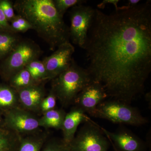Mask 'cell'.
<instances>
[{"label":"cell","mask_w":151,"mask_h":151,"mask_svg":"<svg viewBox=\"0 0 151 151\" xmlns=\"http://www.w3.org/2000/svg\"><path fill=\"white\" fill-rule=\"evenodd\" d=\"M84 49L92 81L108 97L130 104L144 93L151 72V4L95 9Z\"/></svg>","instance_id":"cell-1"},{"label":"cell","mask_w":151,"mask_h":151,"mask_svg":"<svg viewBox=\"0 0 151 151\" xmlns=\"http://www.w3.org/2000/svg\"><path fill=\"white\" fill-rule=\"evenodd\" d=\"M13 5L18 14L29 23L50 50L69 42V27L57 12L52 0H18Z\"/></svg>","instance_id":"cell-2"},{"label":"cell","mask_w":151,"mask_h":151,"mask_svg":"<svg viewBox=\"0 0 151 151\" xmlns=\"http://www.w3.org/2000/svg\"><path fill=\"white\" fill-rule=\"evenodd\" d=\"M52 80L51 90L65 107L74 103L78 94L92 81L86 68L79 66L73 59L67 70Z\"/></svg>","instance_id":"cell-3"},{"label":"cell","mask_w":151,"mask_h":151,"mask_svg":"<svg viewBox=\"0 0 151 151\" xmlns=\"http://www.w3.org/2000/svg\"><path fill=\"white\" fill-rule=\"evenodd\" d=\"M92 117L106 119L116 124L134 126H142L148 122L137 108L112 99L100 103Z\"/></svg>","instance_id":"cell-4"},{"label":"cell","mask_w":151,"mask_h":151,"mask_svg":"<svg viewBox=\"0 0 151 151\" xmlns=\"http://www.w3.org/2000/svg\"><path fill=\"white\" fill-rule=\"evenodd\" d=\"M40 47L31 40H21L0 64V72L7 80L10 78L41 54Z\"/></svg>","instance_id":"cell-5"},{"label":"cell","mask_w":151,"mask_h":151,"mask_svg":"<svg viewBox=\"0 0 151 151\" xmlns=\"http://www.w3.org/2000/svg\"><path fill=\"white\" fill-rule=\"evenodd\" d=\"M68 145L71 151H108L109 141L100 126L89 119Z\"/></svg>","instance_id":"cell-6"},{"label":"cell","mask_w":151,"mask_h":151,"mask_svg":"<svg viewBox=\"0 0 151 151\" xmlns=\"http://www.w3.org/2000/svg\"><path fill=\"white\" fill-rule=\"evenodd\" d=\"M95 9L89 6L78 5L70 12V39L72 42L84 49L87 35L93 22Z\"/></svg>","instance_id":"cell-7"},{"label":"cell","mask_w":151,"mask_h":151,"mask_svg":"<svg viewBox=\"0 0 151 151\" xmlns=\"http://www.w3.org/2000/svg\"><path fill=\"white\" fill-rule=\"evenodd\" d=\"M4 124L8 129L20 136L35 134L40 127L39 119L19 106L6 111Z\"/></svg>","instance_id":"cell-8"},{"label":"cell","mask_w":151,"mask_h":151,"mask_svg":"<svg viewBox=\"0 0 151 151\" xmlns=\"http://www.w3.org/2000/svg\"><path fill=\"white\" fill-rule=\"evenodd\" d=\"M75 52L74 46L68 42L60 45L50 56L42 60L46 68L47 78L52 80L69 68Z\"/></svg>","instance_id":"cell-9"},{"label":"cell","mask_w":151,"mask_h":151,"mask_svg":"<svg viewBox=\"0 0 151 151\" xmlns=\"http://www.w3.org/2000/svg\"><path fill=\"white\" fill-rule=\"evenodd\" d=\"M109 142L116 151H145L146 144L130 130L121 127L115 132H110L100 127Z\"/></svg>","instance_id":"cell-10"},{"label":"cell","mask_w":151,"mask_h":151,"mask_svg":"<svg viewBox=\"0 0 151 151\" xmlns=\"http://www.w3.org/2000/svg\"><path fill=\"white\" fill-rule=\"evenodd\" d=\"M108 97L101 84L92 81L78 94L73 103L92 116L97 106Z\"/></svg>","instance_id":"cell-11"},{"label":"cell","mask_w":151,"mask_h":151,"mask_svg":"<svg viewBox=\"0 0 151 151\" xmlns=\"http://www.w3.org/2000/svg\"><path fill=\"white\" fill-rule=\"evenodd\" d=\"M38 83L17 91L19 103L25 110L29 111H40L42 101L45 97L44 86Z\"/></svg>","instance_id":"cell-12"},{"label":"cell","mask_w":151,"mask_h":151,"mask_svg":"<svg viewBox=\"0 0 151 151\" xmlns=\"http://www.w3.org/2000/svg\"><path fill=\"white\" fill-rule=\"evenodd\" d=\"M89 119L86 113L77 106H75L70 112L66 113L61 129L63 142L69 145L75 137L79 125Z\"/></svg>","instance_id":"cell-13"},{"label":"cell","mask_w":151,"mask_h":151,"mask_svg":"<svg viewBox=\"0 0 151 151\" xmlns=\"http://www.w3.org/2000/svg\"><path fill=\"white\" fill-rule=\"evenodd\" d=\"M66 114L62 109H54L45 112L39 119L40 127L61 130Z\"/></svg>","instance_id":"cell-14"},{"label":"cell","mask_w":151,"mask_h":151,"mask_svg":"<svg viewBox=\"0 0 151 151\" xmlns=\"http://www.w3.org/2000/svg\"><path fill=\"white\" fill-rule=\"evenodd\" d=\"M46 140L45 135L35 134L21 137L16 151H41Z\"/></svg>","instance_id":"cell-15"},{"label":"cell","mask_w":151,"mask_h":151,"mask_svg":"<svg viewBox=\"0 0 151 151\" xmlns=\"http://www.w3.org/2000/svg\"><path fill=\"white\" fill-rule=\"evenodd\" d=\"M17 93L10 86L0 85V108L6 111L17 107Z\"/></svg>","instance_id":"cell-16"},{"label":"cell","mask_w":151,"mask_h":151,"mask_svg":"<svg viewBox=\"0 0 151 151\" xmlns=\"http://www.w3.org/2000/svg\"><path fill=\"white\" fill-rule=\"evenodd\" d=\"M20 41L16 33L0 32V60L7 56Z\"/></svg>","instance_id":"cell-17"},{"label":"cell","mask_w":151,"mask_h":151,"mask_svg":"<svg viewBox=\"0 0 151 151\" xmlns=\"http://www.w3.org/2000/svg\"><path fill=\"white\" fill-rule=\"evenodd\" d=\"M9 81V86L16 91L34 84L42 83L35 81L25 68L20 70L12 76Z\"/></svg>","instance_id":"cell-18"},{"label":"cell","mask_w":151,"mask_h":151,"mask_svg":"<svg viewBox=\"0 0 151 151\" xmlns=\"http://www.w3.org/2000/svg\"><path fill=\"white\" fill-rule=\"evenodd\" d=\"M25 68L37 82H43L48 80L46 68L42 61L35 60L29 62Z\"/></svg>","instance_id":"cell-19"},{"label":"cell","mask_w":151,"mask_h":151,"mask_svg":"<svg viewBox=\"0 0 151 151\" xmlns=\"http://www.w3.org/2000/svg\"><path fill=\"white\" fill-rule=\"evenodd\" d=\"M57 12L63 17L68 9L78 5L83 4L86 1L83 0H52Z\"/></svg>","instance_id":"cell-20"},{"label":"cell","mask_w":151,"mask_h":151,"mask_svg":"<svg viewBox=\"0 0 151 151\" xmlns=\"http://www.w3.org/2000/svg\"><path fill=\"white\" fill-rule=\"evenodd\" d=\"M9 23L11 27L15 33L24 32L28 30L32 29V27L29 23L19 15H16Z\"/></svg>","instance_id":"cell-21"},{"label":"cell","mask_w":151,"mask_h":151,"mask_svg":"<svg viewBox=\"0 0 151 151\" xmlns=\"http://www.w3.org/2000/svg\"><path fill=\"white\" fill-rule=\"evenodd\" d=\"M41 151H71L69 145L63 140L53 139L44 145Z\"/></svg>","instance_id":"cell-22"},{"label":"cell","mask_w":151,"mask_h":151,"mask_svg":"<svg viewBox=\"0 0 151 151\" xmlns=\"http://www.w3.org/2000/svg\"><path fill=\"white\" fill-rule=\"evenodd\" d=\"M57 97L51 90L48 95L45 96L41 103L40 111L44 113L47 111L55 109L56 105Z\"/></svg>","instance_id":"cell-23"},{"label":"cell","mask_w":151,"mask_h":151,"mask_svg":"<svg viewBox=\"0 0 151 151\" xmlns=\"http://www.w3.org/2000/svg\"><path fill=\"white\" fill-rule=\"evenodd\" d=\"M0 9L10 22L15 17L14 5L12 2L8 0H0Z\"/></svg>","instance_id":"cell-24"},{"label":"cell","mask_w":151,"mask_h":151,"mask_svg":"<svg viewBox=\"0 0 151 151\" xmlns=\"http://www.w3.org/2000/svg\"><path fill=\"white\" fill-rule=\"evenodd\" d=\"M0 32L15 33L11 27L10 23L0 9Z\"/></svg>","instance_id":"cell-25"},{"label":"cell","mask_w":151,"mask_h":151,"mask_svg":"<svg viewBox=\"0 0 151 151\" xmlns=\"http://www.w3.org/2000/svg\"><path fill=\"white\" fill-rule=\"evenodd\" d=\"M119 1H120L119 0H104L100 4H98L97 6L98 9H104L106 5L111 4L114 5L115 6V9H116L119 7L118 6V4Z\"/></svg>","instance_id":"cell-26"},{"label":"cell","mask_w":151,"mask_h":151,"mask_svg":"<svg viewBox=\"0 0 151 151\" xmlns=\"http://www.w3.org/2000/svg\"><path fill=\"white\" fill-rule=\"evenodd\" d=\"M140 1L139 0H129L126 6L129 8L133 7L138 5Z\"/></svg>","instance_id":"cell-27"},{"label":"cell","mask_w":151,"mask_h":151,"mask_svg":"<svg viewBox=\"0 0 151 151\" xmlns=\"http://www.w3.org/2000/svg\"><path fill=\"white\" fill-rule=\"evenodd\" d=\"M1 121V116H0V121Z\"/></svg>","instance_id":"cell-28"},{"label":"cell","mask_w":151,"mask_h":151,"mask_svg":"<svg viewBox=\"0 0 151 151\" xmlns=\"http://www.w3.org/2000/svg\"><path fill=\"white\" fill-rule=\"evenodd\" d=\"M115 151H116V150H115Z\"/></svg>","instance_id":"cell-29"}]
</instances>
